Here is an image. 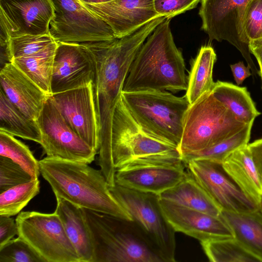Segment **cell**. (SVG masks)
Listing matches in <instances>:
<instances>
[{"label":"cell","mask_w":262,"mask_h":262,"mask_svg":"<svg viewBox=\"0 0 262 262\" xmlns=\"http://www.w3.org/2000/svg\"><path fill=\"white\" fill-rule=\"evenodd\" d=\"M165 19V17L159 16L127 36L91 48L96 59L93 86L99 126L98 164L109 183L114 181L116 174L111 150L112 122L115 107L138 51L147 37Z\"/></svg>","instance_id":"6da1fadb"},{"label":"cell","mask_w":262,"mask_h":262,"mask_svg":"<svg viewBox=\"0 0 262 262\" xmlns=\"http://www.w3.org/2000/svg\"><path fill=\"white\" fill-rule=\"evenodd\" d=\"M165 19L147 37L138 51L125 80L123 91H186L188 78L181 51Z\"/></svg>","instance_id":"7a4b0ae2"},{"label":"cell","mask_w":262,"mask_h":262,"mask_svg":"<svg viewBox=\"0 0 262 262\" xmlns=\"http://www.w3.org/2000/svg\"><path fill=\"white\" fill-rule=\"evenodd\" d=\"M39 163L40 173L55 196L82 208L132 220L129 214L112 194L100 169L84 163L49 157Z\"/></svg>","instance_id":"3957f363"},{"label":"cell","mask_w":262,"mask_h":262,"mask_svg":"<svg viewBox=\"0 0 262 262\" xmlns=\"http://www.w3.org/2000/svg\"><path fill=\"white\" fill-rule=\"evenodd\" d=\"M82 210L93 245V262H163L132 220Z\"/></svg>","instance_id":"277c9868"},{"label":"cell","mask_w":262,"mask_h":262,"mask_svg":"<svg viewBox=\"0 0 262 262\" xmlns=\"http://www.w3.org/2000/svg\"><path fill=\"white\" fill-rule=\"evenodd\" d=\"M121 98L144 131L179 147L190 105L185 95L178 97L166 91H122Z\"/></svg>","instance_id":"5b68a950"},{"label":"cell","mask_w":262,"mask_h":262,"mask_svg":"<svg viewBox=\"0 0 262 262\" xmlns=\"http://www.w3.org/2000/svg\"><path fill=\"white\" fill-rule=\"evenodd\" d=\"M246 124L211 91L207 92L190 105L186 113L179 150L182 156L205 149L234 135Z\"/></svg>","instance_id":"8992f818"},{"label":"cell","mask_w":262,"mask_h":262,"mask_svg":"<svg viewBox=\"0 0 262 262\" xmlns=\"http://www.w3.org/2000/svg\"><path fill=\"white\" fill-rule=\"evenodd\" d=\"M109 189L163 262L176 261V232L163 214L159 195L117 184Z\"/></svg>","instance_id":"52a82bcc"},{"label":"cell","mask_w":262,"mask_h":262,"mask_svg":"<svg viewBox=\"0 0 262 262\" xmlns=\"http://www.w3.org/2000/svg\"><path fill=\"white\" fill-rule=\"evenodd\" d=\"M111 150L116 172L118 168L133 162L182 157L177 146L144 131L130 114L121 96L113 115Z\"/></svg>","instance_id":"ba28073f"},{"label":"cell","mask_w":262,"mask_h":262,"mask_svg":"<svg viewBox=\"0 0 262 262\" xmlns=\"http://www.w3.org/2000/svg\"><path fill=\"white\" fill-rule=\"evenodd\" d=\"M54 15L49 34L57 42L80 44L90 48L116 38L109 25L80 0H51Z\"/></svg>","instance_id":"9c48e42d"},{"label":"cell","mask_w":262,"mask_h":262,"mask_svg":"<svg viewBox=\"0 0 262 262\" xmlns=\"http://www.w3.org/2000/svg\"><path fill=\"white\" fill-rule=\"evenodd\" d=\"M15 221L18 236L29 244L45 262H80L55 211L52 213L20 212Z\"/></svg>","instance_id":"30bf717a"},{"label":"cell","mask_w":262,"mask_h":262,"mask_svg":"<svg viewBox=\"0 0 262 262\" xmlns=\"http://www.w3.org/2000/svg\"><path fill=\"white\" fill-rule=\"evenodd\" d=\"M251 0H201L199 15L201 29L210 40H226L242 54L252 74L258 75L251 56L249 40L244 29V19Z\"/></svg>","instance_id":"8fae6325"},{"label":"cell","mask_w":262,"mask_h":262,"mask_svg":"<svg viewBox=\"0 0 262 262\" xmlns=\"http://www.w3.org/2000/svg\"><path fill=\"white\" fill-rule=\"evenodd\" d=\"M47 157L90 164L98 153L69 125L49 97L36 120Z\"/></svg>","instance_id":"7c38bea8"},{"label":"cell","mask_w":262,"mask_h":262,"mask_svg":"<svg viewBox=\"0 0 262 262\" xmlns=\"http://www.w3.org/2000/svg\"><path fill=\"white\" fill-rule=\"evenodd\" d=\"M185 167L182 157L131 163L116 170L115 184L159 195L183 179Z\"/></svg>","instance_id":"4fadbf2b"},{"label":"cell","mask_w":262,"mask_h":262,"mask_svg":"<svg viewBox=\"0 0 262 262\" xmlns=\"http://www.w3.org/2000/svg\"><path fill=\"white\" fill-rule=\"evenodd\" d=\"M54 15L51 0H0V43L5 48L10 38L49 34Z\"/></svg>","instance_id":"5bb4252c"},{"label":"cell","mask_w":262,"mask_h":262,"mask_svg":"<svg viewBox=\"0 0 262 262\" xmlns=\"http://www.w3.org/2000/svg\"><path fill=\"white\" fill-rule=\"evenodd\" d=\"M184 164L222 211L246 213L259 209L228 175L221 164L193 160Z\"/></svg>","instance_id":"9a60e30c"},{"label":"cell","mask_w":262,"mask_h":262,"mask_svg":"<svg viewBox=\"0 0 262 262\" xmlns=\"http://www.w3.org/2000/svg\"><path fill=\"white\" fill-rule=\"evenodd\" d=\"M49 98L72 128L98 152L99 126L93 83L53 94Z\"/></svg>","instance_id":"2e32d148"},{"label":"cell","mask_w":262,"mask_h":262,"mask_svg":"<svg viewBox=\"0 0 262 262\" xmlns=\"http://www.w3.org/2000/svg\"><path fill=\"white\" fill-rule=\"evenodd\" d=\"M57 43L51 83L52 94L93 83L96 59L93 50L80 44Z\"/></svg>","instance_id":"e0dca14e"},{"label":"cell","mask_w":262,"mask_h":262,"mask_svg":"<svg viewBox=\"0 0 262 262\" xmlns=\"http://www.w3.org/2000/svg\"><path fill=\"white\" fill-rule=\"evenodd\" d=\"M163 214L176 232L183 233L200 242L234 237L222 216H215L160 199Z\"/></svg>","instance_id":"ac0fdd59"},{"label":"cell","mask_w":262,"mask_h":262,"mask_svg":"<svg viewBox=\"0 0 262 262\" xmlns=\"http://www.w3.org/2000/svg\"><path fill=\"white\" fill-rule=\"evenodd\" d=\"M85 5L107 23L116 38L127 36L159 16L154 0H112Z\"/></svg>","instance_id":"d6986e66"},{"label":"cell","mask_w":262,"mask_h":262,"mask_svg":"<svg viewBox=\"0 0 262 262\" xmlns=\"http://www.w3.org/2000/svg\"><path fill=\"white\" fill-rule=\"evenodd\" d=\"M0 83L1 89L10 101L36 120L49 96L10 62L1 69Z\"/></svg>","instance_id":"ffe728a7"},{"label":"cell","mask_w":262,"mask_h":262,"mask_svg":"<svg viewBox=\"0 0 262 262\" xmlns=\"http://www.w3.org/2000/svg\"><path fill=\"white\" fill-rule=\"evenodd\" d=\"M222 165L239 189L259 207L262 199V176L247 145L235 151Z\"/></svg>","instance_id":"44dd1931"},{"label":"cell","mask_w":262,"mask_h":262,"mask_svg":"<svg viewBox=\"0 0 262 262\" xmlns=\"http://www.w3.org/2000/svg\"><path fill=\"white\" fill-rule=\"evenodd\" d=\"M55 197V212L59 216L80 262H93V247L82 208L59 196Z\"/></svg>","instance_id":"7402d4cb"},{"label":"cell","mask_w":262,"mask_h":262,"mask_svg":"<svg viewBox=\"0 0 262 262\" xmlns=\"http://www.w3.org/2000/svg\"><path fill=\"white\" fill-rule=\"evenodd\" d=\"M159 196L160 199L211 215L222 214L221 208L188 171L180 182Z\"/></svg>","instance_id":"603a6c76"},{"label":"cell","mask_w":262,"mask_h":262,"mask_svg":"<svg viewBox=\"0 0 262 262\" xmlns=\"http://www.w3.org/2000/svg\"><path fill=\"white\" fill-rule=\"evenodd\" d=\"M222 215L234 237L262 262V213L259 209L246 213L222 211Z\"/></svg>","instance_id":"cb8c5ba5"},{"label":"cell","mask_w":262,"mask_h":262,"mask_svg":"<svg viewBox=\"0 0 262 262\" xmlns=\"http://www.w3.org/2000/svg\"><path fill=\"white\" fill-rule=\"evenodd\" d=\"M211 92L238 120L246 124L254 122L255 118L260 114L246 87L217 81Z\"/></svg>","instance_id":"d4e9b609"},{"label":"cell","mask_w":262,"mask_h":262,"mask_svg":"<svg viewBox=\"0 0 262 262\" xmlns=\"http://www.w3.org/2000/svg\"><path fill=\"white\" fill-rule=\"evenodd\" d=\"M216 55L210 46L201 47L194 59L187 81L185 96L190 104L203 94L212 91L215 82L212 73Z\"/></svg>","instance_id":"484cf974"},{"label":"cell","mask_w":262,"mask_h":262,"mask_svg":"<svg viewBox=\"0 0 262 262\" xmlns=\"http://www.w3.org/2000/svg\"><path fill=\"white\" fill-rule=\"evenodd\" d=\"M57 44L54 41L39 52L10 61L49 96L52 95L51 83Z\"/></svg>","instance_id":"4316f807"},{"label":"cell","mask_w":262,"mask_h":262,"mask_svg":"<svg viewBox=\"0 0 262 262\" xmlns=\"http://www.w3.org/2000/svg\"><path fill=\"white\" fill-rule=\"evenodd\" d=\"M0 130L38 143L41 133L36 120L25 115L0 90Z\"/></svg>","instance_id":"83f0119b"},{"label":"cell","mask_w":262,"mask_h":262,"mask_svg":"<svg viewBox=\"0 0 262 262\" xmlns=\"http://www.w3.org/2000/svg\"><path fill=\"white\" fill-rule=\"evenodd\" d=\"M253 123L246 124L234 135L207 148L182 155L184 163L193 160H204L222 164L235 151L248 145Z\"/></svg>","instance_id":"f1b7e54d"},{"label":"cell","mask_w":262,"mask_h":262,"mask_svg":"<svg viewBox=\"0 0 262 262\" xmlns=\"http://www.w3.org/2000/svg\"><path fill=\"white\" fill-rule=\"evenodd\" d=\"M200 244L212 262H260L235 237L210 239Z\"/></svg>","instance_id":"f546056e"},{"label":"cell","mask_w":262,"mask_h":262,"mask_svg":"<svg viewBox=\"0 0 262 262\" xmlns=\"http://www.w3.org/2000/svg\"><path fill=\"white\" fill-rule=\"evenodd\" d=\"M0 156L11 159L19 165L32 177L33 180L40 175L39 161L29 148L14 136L0 130Z\"/></svg>","instance_id":"4dcf8cb0"},{"label":"cell","mask_w":262,"mask_h":262,"mask_svg":"<svg viewBox=\"0 0 262 262\" xmlns=\"http://www.w3.org/2000/svg\"><path fill=\"white\" fill-rule=\"evenodd\" d=\"M40 191L38 179L12 187L0 194V215L12 216L19 214Z\"/></svg>","instance_id":"1f68e13d"},{"label":"cell","mask_w":262,"mask_h":262,"mask_svg":"<svg viewBox=\"0 0 262 262\" xmlns=\"http://www.w3.org/2000/svg\"><path fill=\"white\" fill-rule=\"evenodd\" d=\"M56 41L50 34L23 35L11 37L5 48L8 62L35 54Z\"/></svg>","instance_id":"d6a6232c"},{"label":"cell","mask_w":262,"mask_h":262,"mask_svg":"<svg viewBox=\"0 0 262 262\" xmlns=\"http://www.w3.org/2000/svg\"><path fill=\"white\" fill-rule=\"evenodd\" d=\"M0 262H45L21 237L12 238L0 246Z\"/></svg>","instance_id":"836d02e7"},{"label":"cell","mask_w":262,"mask_h":262,"mask_svg":"<svg viewBox=\"0 0 262 262\" xmlns=\"http://www.w3.org/2000/svg\"><path fill=\"white\" fill-rule=\"evenodd\" d=\"M32 180L31 176L19 165L0 156V193Z\"/></svg>","instance_id":"e575fe53"},{"label":"cell","mask_w":262,"mask_h":262,"mask_svg":"<svg viewBox=\"0 0 262 262\" xmlns=\"http://www.w3.org/2000/svg\"><path fill=\"white\" fill-rule=\"evenodd\" d=\"M244 29L249 40L262 38V0H251L244 16Z\"/></svg>","instance_id":"d590c367"},{"label":"cell","mask_w":262,"mask_h":262,"mask_svg":"<svg viewBox=\"0 0 262 262\" xmlns=\"http://www.w3.org/2000/svg\"><path fill=\"white\" fill-rule=\"evenodd\" d=\"M201 0H154L159 15L167 19L195 8Z\"/></svg>","instance_id":"8d00e7d4"},{"label":"cell","mask_w":262,"mask_h":262,"mask_svg":"<svg viewBox=\"0 0 262 262\" xmlns=\"http://www.w3.org/2000/svg\"><path fill=\"white\" fill-rule=\"evenodd\" d=\"M17 233L16 221L11 216L0 215V246L13 238Z\"/></svg>","instance_id":"74e56055"},{"label":"cell","mask_w":262,"mask_h":262,"mask_svg":"<svg viewBox=\"0 0 262 262\" xmlns=\"http://www.w3.org/2000/svg\"><path fill=\"white\" fill-rule=\"evenodd\" d=\"M230 68L237 85L241 84L246 78L251 75L250 68L248 66L246 67L242 61L231 64Z\"/></svg>","instance_id":"f35d334b"},{"label":"cell","mask_w":262,"mask_h":262,"mask_svg":"<svg viewBox=\"0 0 262 262\" xmlns=\"http://www.w3.org/2000/svg\"><path fill=\"white\" fill-rule=\"evenodd\" d=\"M247 146L258 170L262 176V138L248 143Z\"/></svg>","instance_id":"ab89813d"},{"label":"cell","mask_w":262,"mask_h":262,"mask_svg":"<svg viewBox=\"0 0 262 262\" xmlns=\"http://www.w3.org/2000/svg\"><path fill=\"white\" fill-rule=\"evenodd\" d=\"M249 49L251 54L256 58L259 69H262V38L250 40Z\"/></svg>","instance_id":"60d3db41"},{"label":"cell","mask_w":262,"mask_h":262,"mask_svg":"<svg viewBox=\"0 0 262 262\" xmlns=\"http://www.w3.org/2000/svg\"><path fill=\"white\" fill-rule=\"evenodd\" d=\"M84 4H99L108 2L112 0H80Z\"/></svg>","instance_id":"b9f144b4"},{"label":"cell","mask_w":262,"mask_h":262,"mask_svg":"<svg viewBox=\"0 0 262 262\" xmlns=\"http://www.w3.org/2000/svg\"><path fill=\"white\" fill-rule=\"evenodd\" d=\"M259 210L260 211V212L262 213V199L259 204Z\"/></svg>","instance_id":"7bdbcfd3"},{"label":"cell","mask_w":262,"mask_h":262,"mask_svg":"<svg viewBox=\"0 0 262 262\" xmlns=\"http://www.w3.org/2000/svg\"><path fill=\"white\" fill-rule=\"evenodd\" d=\"M258 75L260 76L261 80H262V69H259L258 72Z\"/></svg>","instance_id":"ee69618b"}]
</instances>
